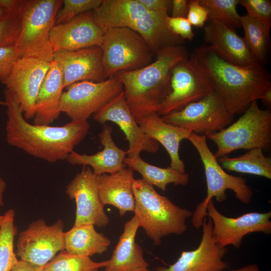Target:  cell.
Here are the masks:
<instances>
[{"instance_id":"9","label":"cell","mask_w":271,"mask_h":271,"mask_svg":"<svg viewBox=\"0 0 271 271\" xmlns=\"http://www.w3.org/2000/svg\"><path fill=\"white\" fill-rule=\"evenodd\" d=\"M100 47L106 79L119 71L143 68L152 62L155 55L140 35L125 27L106 29Z\"/></svg>"},{"instance_id":"12","label":"cell","mask_w":271,"mask_h":271,"mask_svg":"<svg viewBox=\"0 0 271 271\" xmlns=\"http://www.w3.org/2000/svg\"><path fill=\"white\" fill-rule=\"evenodd\" d=\"M64 228L61 219L50 225L43 218L32 221L19 234L17 256L39 267L43 266L58 252L65 249Z\"/></svg>"},{"instance_id":"49","label":"cell","mask_w":271,"mask_h":271,"mask_svg":"<svg viewBox=\"0 0 271 271\" xmlns=\"http://www.w3.org/2000/svg\"><path fill=\"white\" fill-rule=\"evenodd\" d=\"M0 105H3L6 106V103L5 101H1V100H0Z\"/></svg>"},{"instance_id":"14","label":"cell","mask_w":271,"mask_h":271,"mask_svg":"<svg viewBox=\"0 0 271 271\" xmlns=\"http://www.w3.org/2000/svg\"><path fill=\"white\" fill-rule=\"evenodd\" d=\"M52 61L35 57L20 58L5 84L15 94L27 120L35 115L39 91Z\"/></svg>"},{"instance_id":"6","label":"cell","mask_w":271,"mask_h":271,"mask_svg":"<svg viewBox=\"0 0 271 271\" xmlns=\"http://www.w3.org/2000/svg\"><path fill=\"white\" fill-rule=\"evenodd\" d=\"M61 0H22L20 31L15 46L18 56L53 60L49 36L55 25Z\"/></svg>"},{"instance_id":"44","label":"cell","mask_w":271,"mask_h":271,"mask_svg":"<svg viewBox=\"0 0 271 271\" xmlns=\"http://www.w3.org/2000/svg\"><path fill=\"white\" fill-rule=\"evenodd\" d=\"M263 104L266 106L268 109L271 108V88L269 89L264 94L262 98L260 99Z\"/></svg>"},{"instance_id":"4","label":"cell","mask_w":271,"mask_h":271,"mask_svg":"<svg viewBox=\"0 0 271 271\" xmlns=\"http://www.w3.org/2000/svg\"><path fill=\"white\" fill-rule=\"evenodd\" d=\"M93 14L104 32L110 28L125 27L137 32L155 55L184 43V40L169 29L166 22L169 15L153 12L138 0H103Z\"/></svg>"},{"instance_id":"20","label":"cell","mask_w":271,"mask_h":271,"mask_svg":"<svg viewBox=\"0 0 271 271\" xmlns=\"http://www.w3.org/2000/svg\"><path fill=\"white\" fill-rule=\"evenodd\" d=\"M102 52L99 46L76 51L54 53L53 60L60 66L63 76V88L82 81L102 82L105 80Z\"/></svg>"},{"instance_id":"13","label":"cell","mask_w":271,"mask_h":271,"mask_svg":"<svg viewBox=\"0 0 271 271\" xmlns=\"http://www.w3.org/2000/svg\"><path fill=\"white\" fill-rule=\"evenodd\" d=\"M214 91L211 85L188 56L173 68L169 91L158 107L163 116L180 110Z\"/></svg>"},{"instance_id":"40","label":"cell","mask_w":271,"mask_h":271,"mask_svg":"<svg viewBox=\"0 0 271 271\" xmlns=\"http://www.w3.org/2000/svg\"><path fill=\"white\" fill-rule=\"evenodd\" d=\"M149 10L158 14L169 15L171 8V0H138Z\"/></svg>"},{"instance_id":"21","label":"cell","mask_w":271,"mask_h":271,"mask_svg":"<svg viewBox=\"0 0 271 271\" xmlns=\"http://www.w3.org/2000/svg\"><path fill=\"white\" fill-rule=\"evenodd\" d=\"M205 44L211 46L224 59L245 68L259 64L249 50L243 37L236 31L214 21L204 27Z\"/></svg>"},{"instance_id":"27","label":"cell","mask_w":271,"mask_h":271,"mask_svg":"<svg viewBox=\"0 0 271 271\" xmlns=\"http://www.w3.org/2000/svg\"><path fill=\"white\" fill-rule=\"evenodd\" d=\"M65 250L82 256L89 257L106 251L110 244L109 239L98 232L91 224L74 225L64 233Z\"/></svg>"},{"instance_id":"7","label":"cell","mask_w":271,"mask_h":271,"mask_svg":"<svg viewBox=\"0 0 271 271\" xmlns=\"http://www.w3.org/2000/svg\"><path fill=\"white\" fill-rule=\"evenodd\" d=\"M206 138L217 146L214 154L216 159L239 149L269 150L271 147V111L261 109L257 100L253 101L237 120Z\"/></svg>"},{"instance_id":"1","label":"cell","mask_w":271,"mask_h":271,"mask_svg":"<svg viewBox=\"0 0 271 271\" xmlns=\"http://www.w3.org/2000/svg\"><path fill=\"white\" fill-rule=\"evenodd\" d=\"M4 92L6 141L34 157L51 163L66 160L88 132L87 120H71L58 126L31 124L24 118L15 94L7 88Z\"/></svg>"},{"instance_id":"35","label":"cell","mask_w":271,"mask_h":271,"mask_svg":"<svg viewBox=\"0 0 271 271\" xmlns=\"http://www.w3.org/2000/svg\"><path fill=\"white\" fill-rule=\"evenodd\" d=\"M19 11L0 17V47L17 42L20 31Z\"/></svg>"},{"instance_id":"29","label":"cell","mask_w":271,"mask_h":271,"mask_svg":"<svg viewBox=\"0 0 271 271\" xmlns=\"http://www.w3.org/2000/svg\"><path fill=\"white\" fill-rule=\"evenodd\" d=\"M218 162L229 171L271 179V159L264 155L261 148L248 150L245 154L236 157L220 158Z\"/></svg>"},{"instance_id":"34","label":"cell","mask_w":271,"mask_h":271,"mask_svg":"<svg viewBox=\"0 0 271 271\" xmlns=\"http://www.w3.org/2000/svg\"><path fill=\"white\" fill-rule=\"evenodd\" d=\"M103 0H63V7L58 12L55 25L69 22L76 16L88 11H94Z\"/></svg>"},{"instance_id":"36","label":"cell","mask_w":271,"mask_h":271,"mask_svg":"<svg viewBox=\"0 0 271 271\" xmlns=\"http://www.w3.org/2000/svg\"><path fill=\"white\" fill-rule=\"evenodd\" d=\"M239 5L244 8L248 15L271 27V1L270 0H240Z\"/></svg>"},{"instance_id":"42","label":"cell","mask_w":271,"mask_h":271,"mask_svg":"<svg viewBox=\"0 0 271 271\" xmlns=\"http://www.w3.org/2000/svg\"><path fill=\"white\" fill-rule=\"evenodd\" d=\"M11 271H40V267L26 261L20 259Z\"/></svg>"},{"instance_id":"45","label":"cell","mask_w":271,"mask_h":271,"mask_svg":"<svg viewBox=\"0 0 271 271\" xmlns=\"http://www.w3.org/2000/svg\"><path fill=\"white\" fill-rule=\"evenodd\" d=\"M7 188V183L6 181L0 177V206L4 205V194Z\"/></svg>"},{"instance_id":"25","label":"cell","mask_w":271,"mask_h":271,"mask_svg":"<svg viewBox=\"0 0 271 271\" xmlns=\"http://www.w3.org/2000/svg\"><path fill=\"white\" fill-rule=\"evenodd\" d=\"M140 227L136 215L124 224L123 232L104 271H139L148 268L149 264L144 258L143 249L136 242Z\"/></svg>"},{"instance_id":"39","label":"cell","mask_w":271,"mask_h":271,"mask_svg":"<svg viewBox=\"0 0 271 271\" xmlns=\"http://www.w3.org/2000/svg\"><path fill=\"white\" fill-rule=\"evenodd\" d=\"M186 18L192 26L204 28L208 19V12L199 2V0L189 1Z\"/></svg>"},{"instance_id":"28","label":"cell","mask_w":271,"mask_h":271,"mask_svg":"<svg viewBox=\"0 0 271 271\" xmlns=\"http://www.w3.org/2000/svg\"><path fill=\"white\" fill-rule=\"evenodd\" d=\"M123 163L133 171L141 174L143 179L152 186L165 192L168 184L186 185L189 181V175L178 171L171 167L166 168L154 166L143 160L140 156L125 157Z\"/></svg>"},{"instance_id":"2","label":"cell","mask_w":271,"mask_h":271,"mask_svg":"<svg viewBox=\"0 0 271 271\" xmlns=\"http://www.w3.org/2000/svg\"><path fill=\"white\" fill-rule=\"evenodd\" d=\"M189 58L234 115L243 113L251 102L260 99L271 88L270 75L263 66L245 68L233 64L210 46L202 44Z\"/></svg>"},{"instance_id":"18","label":"cell","mask_w":271,"mask_h":271,"mask_svg":"<svg viewBox=\"0 0 271 271\" xmlns=\"http://www.w3.org/2000/svg\"><path fill=\"white\" fill-rule=\"evenodd\" d=\"M202 235L198 247L182 252L178 260L168 267L159 266L156 271H224L229 267L223 258L228 250L215 242L212 235V222L205 217Z\"/></svg>"},{"instance_id":"15","label":"cell","mask_w":271,"mask_h":271,"mask_svg":"<svg viewBox=\"0 0 271 271\" xmlns=\"http://www.w3.org/2000/svg\"><path fill=\"white\" fill-rule=\"evenodd\" d=\"M207 216L212 222V235L222 247L232 245L240 247L244 236L254 232L271 233V212H251L236 218L227 217L215 207L211 200L207 206Z\"/></svg>"},{"instance_id":"31","label":"cell","mask_w":271,"mask_h":271,"mask_svg":"<svg viewBox=\"0 0 271 271\" xmlns=\"http://www.w3.org/2000/svg\"><path fill=\"white\" fill-rule=\"evenodd\" d=\"M15 214L14 209L8 210L0 226V271H11L19 260L14 251V239L17 233Z\"/></svg>"},{"instance_id":"50","label":"cell","mask_w":271,"mask_h":271,"mask_svg":"<svg viewBox=\"0 0 271 271\" xmlns=\"http://www.w3.org/2000/svg\"><path fill=\"white\" fill-rule=\"evenodd\" d=\"M139 271H150L148 268L144 269Z\"/></svg>"},{"instance_id":"37","label":"cell","mask_w":271,"mask_h":271,"mask_svg":"<svg viewBox=\"0 0 271 271\" xmlns=\"http://www.w3.org/2000/svg\"><path fill=\"white\" fill-rule=\"evenodd\" d=\"M19 58L15 44L0 47V81L3 84H5Z\"/></svg>"},{"instance_id":"32","label":"cell","mask_w":271,"mask_h":271,"mask_svg":"<svg viewBox=\"0 0 271 271\" xmlns=\"http://www.w3.org/2000/svg\"><path fill=\"white\" fill-rule=\"evenodd\" d=\"M108 260L100 262L92 260L89 257L79 256L65 249L43 266L40 271H97L105 267Z\"/></svg>"},{"instance_id":"33","label":"cell","mask_w":271,"mask_h":271,"mask_svg":"<svg viewBox=\"0 0 271 271\" xmlns=\"http://www.w3.org/2000/svg\"><path fill=\"white\" fill-rule=\"evenodd\" d=\"M240 0H199L208 12L209 21L221 23L236 31L241 27V16L237 11Z\"/></svg>"},{"instance_id":"16","label":"cell","mask_w":271,"mask_h":271,"mask_svg":"<svg viewBox=\"0 0 271 271\" xmlns=\"http://www.w3.org/2000/svg\"><path fill=\"white\" fill-rule=\"evenodd\" d=\"M93 119L101 124L111 121L122 130L129 143L127 157L140 156L142 151L156 153L159 149L158 143L148 138L132 115L126 102L124 90L92 115Z\"/></svg>"},{"instance_id":"47","label":"cell","mask_w":271,"mask_h":271,"mask_svg":"<svg viewBox=\"0 0 271 271\" xmlns=\"http://www.w3.org/2000/svg\"><path fill=\"white\" fill-rule=\"evenodd\" d=\"M10 13L7 10L0 7V17L8 15Z\"/></svg>"},{"instance_id":"17","label":"cell","mask_w":271,"mask_h":271,"mask_svg":"<svg viewBox=\"0 0 271 271\" xmlns=\"http://www.w3.org/2000/svg\"><path fill=\"white\" fill-rule=\"evenodd\" d=\"M65 192L76 203L74 225L88 223L102 227L108 224L109 219L99 198L97 175L89 167L83 166L67 185Z\"/></svg>"},{"instance_id":"11","label":"cell","mask_w":271,"mask_h":271,"mask_svg":"<svg viewBox=\"0 0 271 271\" xmlns=\"http://www.w3.org/2000/svg\"><path fill=\"white\" fill-rule=\"evenodd\" d=\"M66 88L62 95L60 109L71 120H87L123 90L115 75L102 82H75Z\"/></svg>"},{"instance_id":"3","label":"cell","mask_w":271,"mask_h":271,"mask_svg":"<svg viewBox=\"0 0 271 271\" xmlns=\"http://www.w3.org/2000/svg\"><path fill=\"white\" fill-rule=\"evenodd\" d=\"M156 56L154 61L143 68L114 74L122 84L126 102L136 120L157 112L169 92L173 68L188 54L186 48L180 45Z\"/></svg>"},{"instance_id":"48","label":"cell","mask_w":271,"mask_h":271,"mask_svg":"<svg viewBox=\"0 0 271 271\" xmlns=\"http://www.w3.org/2000/svg\"><path fill=\"white\" fill-rule=\"evenodd\" d=\"M4 219V215H0V226L3 222Z\"/></svg>"},{"instance_id":"23","label":"cell","mask_w":271,"mask_h":271,"mask_svg":"<svg viewBox=\"0 0 271 271\" xmlns=\"http://www.w3.org/2000/svg\"><path fill=\"white\" fill-rule=\"evenodd\" d=\"M136 121L148 138L160 143L165 148L170 158V167L185 173V164L179 156V150L181 142L188 140L191 132L166 122L157 112L144 115Z\"/></svg>"},{"instance_id":"46","label":"cell","mask_w":271,"mask_h":271,"mask_svg":"<svg viewBox=\"0 0 271 271\" xmlns=\"http://www.w3.org/2000/svg\"><path fill=\"white\" fill-rule=\"evenodd\" d=\"M231 271H259L258 266L256 264H250L238 269Z\"/></svg>"},{"instance_id":"5","label":"cell","mask_w":271,"mask_h":271,"mask_svg":"<svg viewBox=\"0 0 271 271\" xmlns=\"http://www.w3.org/2000/svg\"><path fill=\"white\" fill-rule=\"evenodd\" d=\"M132 190L134 215L155 245H160L165 236L185 232L187 219L192 214L190 210L179 207L168 197L159 194L143 178L134 179Z\"/></svg>"},{"instance_id":"19","label":"cell","mask_w":271,"mask_h":271,"mask_svg":"<svg viewBox=\"0 0 271 271\" xmlns=\"http://www.w3.org/2000/svg\"><path fill=\"white\" fill-rule=\"evenodd\" d=\"M104 31L96 23L93 11L80 14L66 23L55 25L49 41L53 52L73 51L100 46Z\"/></svg>"},{"instance_id":"24","label":"cell","mask_w":271,"mask_h":271,"mask_svg":"<svg viewBox=\"0 0 271 271\" xmlns=\"http://www.w3.org/2000/svg\"><path fill=\"white\" fill-rule=\"evenodd\" d=\"M99 195L102 204L116 208L121 216L134 212L135 200L132 190L133 170L124 167L112 174L97 175Z\"/></svg>"},{"instance_id":"22","label":"cell","mask_w":271,"mask_h":271,"mask_svg":"<svg viewBox=\"0 0 271 271\" xmlns=\"http://www.w3.org/2000/svg\"><path fill=\"white\" fill-rule=\"evenodd\" d=\"M112 127L103 124L99 139L103 149L93 155L80 154L72 151L66 160L73 165H82L91 167L96 175L112 174L126 167L123 160L127 155L126 151L120 149L114 143Z\"/></svg>"},{"instance_id":"38","label":"cell","mask_w":271,"mask_h":271,"mask_svg":"<svg viewBox=\"0 0 271 271\" xmlns=\"http://www.w3.org/2000/svg\"><path fill=\"white\" fill-rule=\"evenodd\" d=\"M170 31L183 40L191 41L194 37L192 26L186 18H174L168 15L166 18Z\"/></svg>"},{"instance_id":"41","label":"cell","mask_w":271,"mask_h":271,"mask_svg":"<svg viewBox=\"0 0 271 271\" xmlns=\"http://www.w3.org/2000/svg\"><path fill=\"white\" fill-rule=\"evenodd\" d=\"M188 4L189 1L187 0H172L171 16L174 18H186Z\"/></svg>"},{"instance_id":"8","label":"cell","mask_w":271,"mask_h":271,"mask_svg":"<svg viewBox=\"0 0 271 271\" xmlns=\"http://www.w3.org/2000/svg\"><path fill=\"white\" fill-rule=\"evenodd\" d=\"M206 138V136L191 132L188 139L199 154L207 187L206 197L197 206L191 216L192 225L196 229L202 226L204 218L207 216V206L213 198L218 202H223L227 198L226 190L230 189L238 200L248 204L253 195V191L245 179L229 175L223 169L209 148Z\"/></svg>"},{"instance_id":"43","label":"cell","mask_w":271,"mask_h":271,"mask_svg":"<svg viewBox=\"0 0 271 271\" xmlns=\"http://www.w3.org/2000/svg\"><path fill=\"white\" fill-rule=\"evenodd\" d=\"M22 0H0V7L10 13L16 12L19 9Z\"/></svg>"},{"instance_id":"26","label":"cell","mask_w":271,"mask_h":271,"mask_svg":"<svg viewBox=\"0 0 271 271\" xmlns=\"http://www.w3.org/2000/svg\"><path fill=\"white\" fill-rule=\"evenodd\" d=\"M63 88V76L59 65L54 60L41 85L36 102L33 123L49 125L58 119Z\"/></svg>"},{"instance_id":"10","label":"cell","mask_w":271,"mask_h":271,"mask_svg":"<svg viewBox=\"0 0 271 271\" xmlns=\"http://www.w3.org/2000/svg\"><path fill=\"white\" fill-rule=\"evenodd\" d=\"M234 115L215 91L182 109L161 116L166 122L194 133L207 136L227 127Z\"/></svg>"},{"instance_id":"30","label":"cell","mask_w":271,"mask_h":271,"mask_svg":"<svg viewBox=\"0 0 271 271\" xmlns=\"http://www.w3.org/2000/svg\"><path fill=\"white\" fill-rule=\"evenodd\" d=\"M243 39L257 63L262 65L268 56L270 28L247 14L241 16Z\"/></svg>"}]
</instances>
